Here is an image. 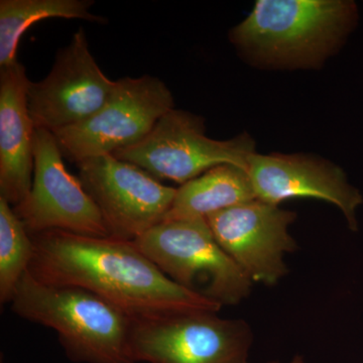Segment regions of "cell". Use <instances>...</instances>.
Wrapping results in <instances>:
<instances>
[{"mask_svg": "<svg viewBox=\"0 0 363 363\" xmlns=\"http://www.w3.org/2000/svg\"><path fill=\"white\" fill-rule=\"evenodd\" d=\"M247 174L257 199L274 205L298 198L323 200L340 209L350 230H357L363 196L336 164L305 155L255 152L248 159Z\"/></svg>", "mask_w": 363, "mask_h": 363, "instance_id": "cell-12", "label": "cell"}, {"mask_svg": "<svg viewBox=\"0 0 363 363\" xmlns=\"http://www.w3.org/2000/svg\"><path fill=\"white\" fill-rule=\"evenodd\" d=\"M32 81L20 62L0 69V198L13 207L33 185L35 126L28 107Z\"/></svg>", "mask_w": 363, "mask_h": 363, "instance_id": "cell-13", "label": "cell"}, {"mask_svg": "<svg viewBox=\"0 0 363 363\" xmlns=\"http://www.w3.org/2000/svg\"><path fill=\"white\" fill-rule=\"evenodd\" d=\"M11 309L26 321L54 329L72 362L136 363L130 347L133 318L89 290L43 283L28 271Z\"/></svg>", "mask_w": 363, "mask_h": 363, "instance_id": "cell-3", "label": "cell"}, {"mask_svg": "<svg viewBox=\"0 0 363 363\" xmlns=\"http://www.w3.org/2000/svg\"><path fill=\"white\" fill-rule=\"evenodd\" d=\"M269 363H277V362H269ZM290 363H305V362H304V359H303L302 357H298V355H297V357H294V359Z\"/></svg>", "mask_w": 363, "mask_h": 363, "instance_id": "cell-17", "label": "cell"}, {"mask_svg": "<svg viewBox=\"0 0 363 363\" xmlns=\"http://www.w3.org/2000/svg\"><path fill=\"white\" fill-rule=\"evenodd\" d=\"M179 286L223 306L238 305L252 281L215 240L206 219L162 221L135 241Z\"/></svg>", "mask_w": 363, "mask_h": 363, "instance_id": "cell-4", "label": "cell"}, {"mask_svg": "<svg viewBox=\"0 0 363 363\" xmlns=\"http://www.w3.org/2000/svg\"><path fill=\"white\" fill-rule=\"evenodd\" d=\"M357 20V6L348 0H259L230 40L257 63L314 67L342 45Z\"/></svg>", "mask_w": 363, "mask_h": 363, "instance_id": "cell-2", "label": "cell"}, {"mask_svg": "<svg viewBox=\"0 0 363 363\" xmlns=\"http://www.w3.org/2000/svg\"><path fill=\"white\" fill-rule=\"evenodd\" d=\"M35 168L30 194L13 207L28 233L48 230L111 238L98 209L78 177L71 175L51 131L35 128Z\"/></svg>", "mask_w": 363, "mask_h": 363, "instance_id": "cell-9", "label": "cell"}, {"mask_svg": "<svg viewBox=\"0 0 363 363\" xmlns=\"http://www.w3.org/2000/svg\"><path fill=\"white\" fill-rule=\"evenodd\" d=\"M117 81L107 77L89 50L80 28L57 52L51 71L39 82H30L28 107L35 128L55 133L85 121L106 104Z\"/></svg>", "mask_w": 363, "mask_h": 363, "instance_id": "cell-10", "label": "cell"}, {"mask_svg": "<svg viewBox=\"0 0 363 363\" xmlns=\"http://www.w3.org/2000/svg\"><path fill=\"white\" fill-rule=\"evenodd\" d=\"M78 179L116 240L135 241L164 221L177 189L112 155L78 162Z\"/></svg>", "mask_w": 363, "mask_h": 363, "instance_id": "cell-8", "label": "cell"}, {"mask_svg": "<svg viewBox=\"0 0 363 363\" xmlns=\"http://www.w3.org/2000/svg\"><path fill=\"white\" fill-rule=\"evenodd\" d=\"M255 149L247 133L229 140H212L206 135L202 116L174 108L157 121L145 140L112 156L136 164L157 180L183 185L221 164L247 171Z\"/></svg>", "mask_w": 363, "mask_h": 363, "instance_id": "cell-7", "label": "cell"}, {"mask_svg": "<svg viewBox=\"0 0 363 363\" xmlns=\"http://www.w3.org/2000/svg\"><path fill=\"white\" fill-rule=\"evenodd\" d=\"M33 255V242L13 208L0 198V302L11 304Z\"/></svg>", "mask_w": 363, "mask_h": 363, "instance_id": "cell-16", "label": "cell"}, {"mask_svg": "<svg viewBox=\"0 0 363 363\" xmlns=\"http://www.w3.org/2000/svg\"><path fill=\"white\" fill-rule=\"evenodd\" d=\"M174 108L173 94L161 79L124 77L94 116L52 133L63 157L78 164L138 145Z\"/></svg>", "mask_w": 363, "mask_h": 363, "instance_id": "cell-5", "label": "cell"}, {"mask_svg": "<svg viewBox=\"0 0 363 363\" xmlns=\"http://www.w3.org/2000/svg\"><path fill=\"white\" fill-rule=\"evenodd\" d=\"M295 212L259 199L210 215L215 240L252 283L274 286L289 272L286 253L297 250L289 233Z\"/></svg>", "mask_w": 363, "mask_h": 363, "instance_id": "cell-11", "label": "cell"}, {"mask_svg": "<svg viewBox=\"0 0 363 363\" xmlns=\"http://www.w3.org/2000/svg\"><path fill=\"white\" fill-rule=\"evenodd\" d=\"M257 199L247 171L221 164L177 189L164 221L206 219L210 215Z\"/></svg>", "mask_w": 363, "mask_h": 363, "instance_id": "cell-14", "label": "cell"}, {"mask_svg": "<svg viewBox=\"0 0 363 363\" xmlns=\"http://www.w3.org/2000/svg\"><path fill=\"white\" fill-rule=\"evenodd\" d=\"M93 0H1L0 1V69L18 62L16 52L23 33L50 18L82 20L106 23V18L91 13Z\"/></svg>", "mask_w": 363, "mask_h": 363, "instance_id": "cell-15", "label": "cell"}, {"mask_svg": "<svg viewBox=\"0 0 363 363\" xmlns=\"http://www.w3.org/2000/svg\"><path fill=\"white\" fill-rule=\"evenodd\" d=\"M253 335L247 321L193 311L133 319L136 363H250Z\"/></svg>", "mask_w": 363, "mask_h": 363, "instance_id": "cell-6", "label": "cell"}, {"mask_svg": "<svg viewBox=\"0 0 363 363\" xmlns=\"http://www.w3.org/2000/svg\"><path fill=\"white\" fill-rule=\"evenodd\" d=\"M30 238L33 255L28 272L35 279L50 285L89 290L133 319L193 311L217 313L222 308L172 281L135 241L63 230L43 231Z\"/></svg>", "mask_w": 363, "mask_h": 363, "instance_id": "cell-1", "label": "cell"}]
</instances>
